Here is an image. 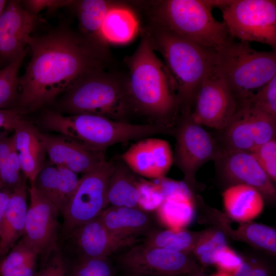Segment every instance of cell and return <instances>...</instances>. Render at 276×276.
Segmentation results:
<instances>
[{"mask_svg": "<svg viewBox=\"0 0 276 276\" xmlns=\"http://www.w3.org/2000/svg\"><path fill=\"white\" fill-rule=\"evenodd\" d=\"M29 46L32 56L19 77L15 107L25 113L51 104L84 76L102 67L79 36L63 27L32 36Z\"/></svg>", "mask_w": 276, "mask_h": 276, "instance_id": "obj_1", "label": "cell"}, {"mask_svg": "<svg viewBox=\"0 0 276 276\" xmlns=\"http://www.w3.org/2000/svg\"><path fill=\"white\" fill-rule=\"evenodd\" d=\"M140 32L136 49L126 59L129 74L125 85L131 108L154 118H173L181 111L172 79L146 32Z\"/></svg>", "mask_w": 276, "mask_h": 276, "instance_id": "obj_2", "label": "cell"}, {"mask_svg": "<svg viewBox=\"0 0 276 276\" xmlns=\"http://www.w3.org/2000/svg\"><path fill=\"white\" fill-rule=\"evenodd\" d=\"M172 79L182 114L191 113L204 79L212 72L216 53L149 22L143 29Z\"/></svg>", "mask_w": 276, "mask_h": 276, "instance_id": "obj_3", "label": "cell"}, {"mask_svg": "<svg viewBox=\"0 0 276 276\" xmlns=\"http://www.w3.org/2000/svg\"><path fill=\"white\" fill-rule=\"evenodd\" d=\"M149 22L217 53L232 39L215 19L209 1L164 0L148 3Z\"/></svg>", "mask_w": 276, "mask_h": 276, "instance_id": "obj_4", "label": "cell"}, {"mask_svg": "<svg viewBox=\"0 0 276 276\" xmlns=\"http://www.w3.org/2000/svg\"><path fill=\"white\" fill-rule=\"evenodd\" d=\"M39 121L48 131L68 136L104 152L116 144L147 137L164 130L158 125L132 124L89 114L65 116L49 109L43 112Z\"/></svg>", "mask_w": 276, "mask_h": 276, "instance_id": "obj_5", "label": "cell"}, {"mask_svg": "<svg viewBox=\"0 0 276 276\" xmlns=\"http://www.w3.org/2000/svg\"><path fill=\"white\" fill-rule=\"evenodd\" d=\"M132 109L125 79L102 67L87 74L63 93L57 111L69 115L89 114L126 122Z\"/></svg>", "mask_w": 276, "mask_h": 276, "instance_id": "obj_6", "label": "cell"}, {"mask_svg": "<svg viewBox=\"0 0 276 276\" xmlns=\"http://www.w3.org/2000/svg\"><path fill=\"white\" fill-rule=\"evenodd\" d=\"M213 72L241 103L276 75V51H257L249 42L232 38L216 53Z\"/></svg>", "mask_w": 276, "mask_h": 276, "instance_id": "obj_7", "label": "cell"}, {"mask_svg": "<svg viewBox=\"0 0 276 276\" xmlns=\"http://www.w3.org/2000/svg\"><path fill=\"white\" fill-rule=\"evenodd\" d=\"M218 8L231 37L267 44L275 51V1H221Z\"/></svg>", "mask_w": 276, "mask_h": 276, "instance_id": "obj_8", "label": "cell"}, {"mask_svg": "<svg viewBox=\"0 0 276 276\" xmlns=\"http://www.w3.org/2000/svg\"><path fill=\"white\" fill-rule=\"evenodd\" d=\"M116 165L105 160L82 174L62 215L59 237L94 219L109 205L107 189Z\"/></svg>", "mask_w": 276, "mask_h": 276, "instance_id": "obj_9", "label": "cell"}, {"mask_svg": "<svg viewBox=\"0 0 276 276\" xmlns=\"http://www.w3.org/2000/svg\"><path fill=\"white\" fill-rule=\"evenodd\" d=\"M140 242L112 233L99 216L60 237L58 247L67 262L78 260L108 259L118 250Z\"/></svg>", "mask_w": 276, "mask_h": 276, "instance_id": "obj_10", "label": "cell"}, {"mask_svg": "<svg viewBox=\"0 0 276 276\" xmlns=\"http://www.w3.org/2000/svg\"><path fill=\"white\" fill-rule=\"evenodd\" d=\"M30 203L26 218L24 242L38 254L40 268L58 247L61 227L59 210L34 186L28 189Z\"/></svg>", "mask_w": 276, "mask_h": 276, "instance_id": "obj_11", "label": "cell"}, {"mask_svg": "<svg viewBox=\"0 0 276 276\" xmlns=\"http://www.w3.org/2000/svg\"><path fill=\"white\" fill-rule=\"evenodd\" d=\"M115 260L126 273L176 276L198 269L190 254L139 243L117 256Z\"/></svg>", "mask_w": 276, "mask_h": 276, "instance_id": "obj_12", "label": "cell"}, {"mask_svg": "<svg viewBox=\"0 0 276 276\" xmlns=\"http://www.w3.org/2000/svg\"><path fill=\"white\" fill-rule=\"evenodd\" d=\"M182 116L176 133L175 160L191 189L196 185L198 170L210 160H217L222 149L210 133L193 121L190 113Z\"/></svg>", "mask_w": 276, "mask_h": 276, "instance_id": "obj_13", "label": "cell"}, {"mask_svg": "<svg viewBox=\"0 0 276 276\" xmlns=\"http://www.w3.org/2000/svg\"><path fill=\"white\" fill-rule=\"evenodd\" d=\"M194 106L190 113L194 122L222 130L238 111L240 103L226 83L212 71L200 85Z\"/></svg>", "mask_w": 276, "mask_h": 276, "instance_id": "obj_14", "label": "cell"}, {"mask_svg": "<svg viewBox=\"0 0 276 276\" xmlns=\"http://www.w3.org/2000/svg\"><path fill=\"white\" fill-rule=\"evenodd\" d=\"M200 207L199 221L212 225L237 241H240L275 256L276 231L263 224L252 221H242L233 218L207 205L198 196Z\"/></svg>", "mask_w": 276, "mask_h": 276, "instance_id": "obj_15", "label": "cell"}, {"mask_svg": "<svg viewBox=\"0 0 276 276\" xmlns=\"http://www.w3.org/2000/svg\"><path fill=\"white\" fill-rule=\"evenodd\" d=\"M140 30L138 16L130 6L109 1L97 22L94 34L95 50L106 61L109 59L110 44L127 43Z\"/></svg>", "mask_w": 276, "mask_h": 276, "instance_id": "obj_16", "label": "cell"}, {"mask_svg": "<svg viewBox=\"0 0 276 276\" xmlns=\"http://www.w3.org/2000/svg\"><path fill=\"white\" fill-rule=\"evenodd\" d=\"M38 16L27 11L20 1H9L0 16V61L7 65L27 49Z\"/></svg>", "mask_w": 276, "mask_h": 276, "instance_id": "obj_17", "label": "cell"}, {"mask_svg": "<svg viewBox=\"0 0 276 276\" xmlns=\"http://www.w3.org/2000/svg\"><path fill=\"white\" fill-rule=\"evenodd\" d=\"M40 136L49 161L76 174H84L105 160V152L68 136L40 131Z\"/></svg>", "mask_w": 276, "mask_h": 276, "instance_id": "obj_18", "label": "cell"}, {"mask_svg": "<svg viewBox=\"0 0 276 276\" xmlns=\"http://www.w3.org/2000/svg\"><path fill=\"white\" fill-rule=\"evenodd\" d=\"M223 177L232 185L251 187L268 201L275 198L276 190L271 180L248 152L222 150L215 161Z\"/></svg>", "mask_w": 276, "mask_h": 276, "instance_id": "obj_19", "label": "cell"}, {"mask_svg": "<svg viewBox=\"0 0 276 276\" xmlns=\"http://www.w3.org/2000/svg\"><path fill=\"white\" fill-rule=\"evenodd\" d=\"M121 159L134 173L158 179L165 176L173 162L169 143L151 137L133 144L121 155Z\"/></svg>", "mask_w": 276, "mask_h": 276, "instance_id": "obj_20", "label": "cell"}, {"mask_svg": "<svg viewBox=\"0 0 276 276\" xmlns=\"http://www.w3.org/2000/svg\"><path fill=\"white\" fill-rule=\"evenodd\" d=\"M99 217L113 234L140 242L159 228L151 215L139 208L110 205Z\"/></svg>", "mask_w": 276, "mask_h": 276, "instance_id": "obj_21", "label": "cell"}, {"mask_svg": "<svg viewBox=\"0 0 276 276\" xmlns=\"http://www.w3.org/2000/svg\"><path fill=\"white\" fill-rule=\"evenodd\" d=\"M158 182L163 195L159 205L162 219L171 229H180L189 223L194 212L192 190L185 182L164 177Z\"/></svg>", "mask_w": 276, "mask_h": 276, "instance_id": "obj_22", "label": "cell"}, {"mask_svg": "<svg viewBox=\"0 0 276 276\" xmlns=\"http://www.w3.org/2000/svg\"><path fill=\"white\" fill-rule=\"evenodd\" d=\"M13 134L22 172L33 186L44 166L47 156L40 131L33 123L22 119L16 125Z\"/></svg>", "mask_w": 276, "mask_h": 276, "instance_id": "obj_23", "label": "cell"}, {"mask_svg": "<svg viewBox=\"0 0 276 276\" xmlns=\"http://www.w3.org/2000/svg\"><path fill=\"white\" fill-rule=\"evenodd\" d=\"M79 178L70 170L45 162L34 186L62 215L73 195Z\"/></svg>", "mask_w": 276, "mask_h": 276, "instance_id": "obj_24", "label": "cell"}, {"mask_svg": "<svg viewBox=\"0 0 276 276\" xmlns=\"http://www.w3.org/2000/svg\"><path fill=\"white\" fill-rule=\"evenodd\" d=\"M26 183L12 193L0 225V261L25 232L27 203Z\"/></svg>", "mask_w": 276, "mask_h": 276, "instance_id": "obj_25", "label": "cell"}, {"mask_svg": "<svg viewBox=\"0 0 276 276\" xmlns=\"http://www.w3.org/2000/svg\"><path fill=\"white\" fill-rule=\"evenodd\" d=\"M226 213L234 219L250 221L264 208V198L255 188L245 185H232L222 193Z\"/></svg>", "mask_w": 276, "mask_h": 276, "instance_id": "obj_26", "label": "cell"}, {"mask_svg": "<svg viewBox=\"0 0 276 276\" xmlns=\"http://www.w3.org/2000/svg\"><path fill=\"white\" fill-rule=\"evenodd\" d=\"M126 165H116L108 186V204L140 208V179Z\"/></svg>", "mask_w": 276, "mask_h": 276, "instance_id": "obj_27", "label": "cell"}, {"mask_svg": "<svg viewBox=\"0 0 276 276\" xmlns=\"http://www.w3.org/2000/svg\"><path fill=\"white\" fill-rule=\"evenodd\" d=\"M222 150L250 152L255 147L248 111V100L242 102L228 125L222 130Z\"/></svg>", "mask_w": 276, "mask_h": 276, "instance_id": "obj_28", "label": "cell"}, {"mask_svg": "<svg viewBox=\"0 0 276 276\" xmlns=\"http://www.w3.org/2000/svg\"><path fill=\"white\" fill-rule=\"evenodd\" d=\"M38 261L37 253L20 239L0 261V276H35Z\"/></svg>", "mask_w": 276, "mask_h": 276, "instance_id": "obj_29", "label": "cell"}, {"mask_svg": "<svg viewBox=\"0 0 276 276\" xmlns=\"http://www.w3.org/2000/svg\"><path fill=\"white\" fill-rule=\"evenodd\" d=\"M15 145L14 135L5 136L0 140V185L13 191L26 183Z\"/></svg>", "mask_w": 276, "mask_h": 276, "instance_id": "obj_30", "label": "cell"}, {"mask_svg": "<svg viewBox=\"0 0 276 276\" xmlns=\"http://www.w3.org/2000/svg\"><path fill=\"white\" fill-rule=\"evenodd\" d=\"M199 232L183 228H158L139 243L148 247L162 248L190 254L192 252Z\"/></svg>", "mask_w": 276, "mask_h": 276, "instance_id": "obj_31", "label": "cell"}, {"mask_svg": "<svg viewBox=\"0 0 276 276\" xmlns=\"http://www.w3.org/2000/svg\"><path fill=\"white\" fill-rule=\"evenodd\" d=\"M226 237L214 227L200 231L192 252L203 265H215L217 254L227 245Z\"/></svg>", "mask_w": 276, "mask_h": 276, "instance_id": "obj_32", "label": "cell"}, {"mask_svg": "<svg viewBox=\"0 0 276 276\" xmlns=\"http://www.w3.org/2000/svg\"><path fill=\"white\" fill-rule=\"evenodd\" d=\"M28 50V48L14 61L0 70V109L13 108V104L17 102L19 70Z\"/></svg>", "mask_w": 276, "mask_h": 276, "instance_id": "obj_33", "label": "cell"}, {"mask_svg": "<svg viewBox=\"0 0 276 276\" xmlns=\"http://www.w3.org/2000/svg\"><path fill=\"white\" fill-rule=\"evenodd\" d=\"M248 111L255 147L275 140L276 118L250 108L248 100Z\"/></svg>", "mask_w": 276, "mask_h": 276, "instance_id": "obj_34", "label": "cell"}, {"mask_svg": "<svg viewBox=\"0 0 276 276\" xmlns=\"http://www.w3.org/2000/svg\"><path fill=\"white\" fill-rule=\"evenodd\" d=\"M66 262L68 266L69 276H117L109 258Z\"/></svg>", "mask_w": 276, "mask_h": 276, "instance_id": "obj_35", "label": "cell"}, {"mask_svg": "<svg viewBox=\"0 0 276 276\" xmlns=\"http://www.w3.org/2000/svg\"><path fill=\"white\" fill-rule=\"evenodd\" d=\"M249 106L276 118V75L248 100Z\"/></svg>", "mask_w": 276, "mask_h": 276, "instance_id": "obj_36", "label": "cell"}, {"mask_svg": "<svg viewBox=\"0 0 276 276\" xmlns=\"http://www.w3.org/2000/svg\"><path fill=\"white\" fill-rule=\"evenodd\" d=\"M250 153L273 182L276 180V141L256 146Z\"/></svg>", "mask_w": 276, "mask_h": 276, "instance_id": "obj_37", "label": "cell"}, {"mask_svg": "<svg viewBox=\"0 0 276 276\" xmlns=\"http://www.w3.org/2000/svg\"><path fill=\"white\" fill-rule=\"evenodd\" d=\"M35 276H69L68 266L58 247Z\"/></svg>", "mask_w": 276, "mask_h": 276, "instance_id": "obj_38", "label": "cell"}, {"mask_svg": "<svg viewBox=\"0 0 276 276\" xmlns=\"http://www.w3.org/2000/svg\"><path fill=\"white\" fill-rule=\"evenodd\" d=\"M73 1L70 0H26L20 1L24 9L30 14L38 16L39 12L46 9L48 13L55 12L58 9L69 6Z\"/></svg>", "mask_w": 276, "mask_h": 276, "instance_id": "obj_39", "label": "cell"}, {"mask_svg": "<svg viewBox=\"0 0 276 276\" xmlns=\"http://www.w3.org/2000/svg\"><path fill=\"white\" fill-rule=\"evenodd\" d=\"M243 261L241 257L227 245L217 254L215 265L220 271L233 274Z\"/></svg>", "mask_w": 276, "mask_h": 276, "instance_id": "obj_40", "label": "cell"}, {"mask_svg": "<svg viewBox=\"0 0 276 276\" xmlns=\"http://www.w3.org/2000/svg\"><path fill=\"white\" fill-rule=\"evenodd\" d=\"M25 112L18 108L0 109V140L6 136L7 132L14 131L17 124L22 120Z\"/></svg>", "mask_w": 276, "mask_h": 276, "instance_id": "obj_41", "label": "cell"}, {"mask_svg": "<svg viewBox=\"0 0 276 276\" xmlns=\"http://www.w3.org/2000/svg\"><path fill=\"white\" fill-rule=\"evenodd\" d=\"M233 276H269L268 270L257 262L243 261Z\"/></svg>", "mask_w": 276, "mask_h": 276, "instance_id": "obj_42", "label": "cell"}, {"mask_svg": "<svg viewBox=\"0 0 276 276\" xmlns=\"http://www.w3.org/2000/svg\"><path fill=\"white\" fill-rule=\"evenodd\" d=\"M12 192L0 185V225Z\"/></svg>", "mask_w": 276, "mask_h": 276, "instance_id": "obj_43", "label": "cell"}, {"mask_svg": "<svg viewBox=\"0 0 276 276\" xmlns=\"http://www.w3.org/2000/svg\"><path fill=\"white\" fill-rule=\"evenodd\" d=\"M8 1L5 0H0V16L4 12L7 5Z\"/></svg>", "mask_w": 276, "mask_h": 276, "instance_id": "obj_44", "label": "cell"}, {"mask_svg": "<svg viewBox=\"0 0 276 276\" xmlns=\"http://www.w3.org/2000/svg\"><path fill=\"white\" fill-rule=\"evenodd\" d=\"M212 276H233V274L220 271L219 272L212 275Z\"/></svg>", "mask_w": 276, "mask_h": 276, "instance_id": "obj_45", "label": "cell"}, {"mask_svg": "<svg viewBox=\"0 0 276 276\" xmlns=\"http://www.w3.org/2000/svg\"><path fill=\"white\" fill-rule=\"evenodd\" d=\"M127 276H157L154 275H149V274H131V273H127Z\"/></svg>", "mask_w": 276, "mask_h": 276, "instance_id": "obj_46", "label": "cell"}, {"mask_svg": "<svg viewBox=\"0 0 276 276\" xmlns=\"http://www.w3.org/2000/svg\"><path fill=\"white\" fill-rule=\"evenodd\" d=\"M197 270L192 272V274L191 276H205L202 273L200 272H196Z\"/></svg>", "mask_w": 276, "mask_h": 276, "instance_id": "obj_47", "label": "cell"}]
</instances>
